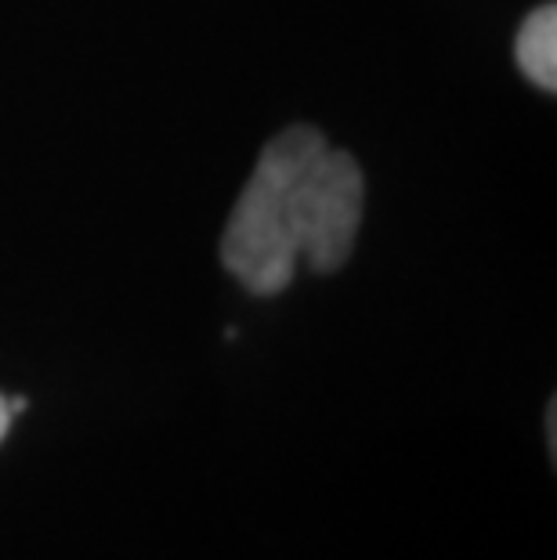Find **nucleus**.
<instances>
[{
    "mask_svg": "<svg viewBox=\"0 0 557 560\" xmlns=\"http://www.w3.org/2000/svg\"><path fill=\"white\" fill-rule=\"evenodd\" d=\"M518 66L539 91H557V8L543 4L525 19L518 33Z\"/></svg>",
    "mask_w": 557,
    "mask_h": 560,
    "instance_id": "7ed1b4c3",
    "label": "nucleus"
},
{
    "mask_svg": "<svg viewBox=\"0 0 557 560\" xmlns=\"http://www.w3.org/2000/svg\"><path fill=\"white\" fill-rule=\"evenodd\" d=\"M326 149L315 127H290L268 141L221 235L224 268L257 296L282 293L298 268L287 224V192L301 166Z\"/></svg>",
    "mask_w": 557,
    "mask_h": 560,
    "instance_id": "f257e3e1",
    "label": "nucleus"
},
{
    "mask_svg": "<svg viewBox=\"0 0 557 560\" xmlns=\"http://www.w3.org/2000/svg\"><path fill=\"white\" fill-rule=\"evenodd\" d=\"M365 182L348 152L323 149L290 182L287 224L290 240L312 271H337L348 265L362 229Z\"/></svg>",
    "mask_w": 557,
    "mask_h": 560,
    "instance_id": "f03ea898",
    "label": "nucleus"
},
{
    "mask_svg": "<svg viewBox=\"0 0 557 560\" xmlns=\"http://www.w3.org/2000/svg\"><path fill=\"white\" fill-rule=\"evenodd\" d=\"M8 427H11V412H8V398H0V441H4V434H8Z\"/></svg>",
    "mask_w": 557,
    "mask_h": 560,
    "instance_id": "20e7f679",
    "label": "nucleus"
}]
</instances>
